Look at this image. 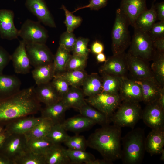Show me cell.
<instances>
[{
	"label": "cell",
	"mask_w": 164,
	"mask_h": 164,
	"mask_svg": "<svg viewBox=\"0 0 164 164\" xmlns=\"http://www.w3.org/2000/svg\"><path fill=\"white\" fill-rule=\"evenodd\" d=\"M40 103L34 87L0 99V126L3 127L16 119L37 113L41 109Z\"/></svg>",
	"instance_id": "1"
},
{
	"label": "cell",
	"mask_w": 164,
	"mask_h": 164,
	"mask_svg": "<svg viewBox=\"0 0 164 164\" xmlns=\"http://www.w3.org/2000/svg\"><path fill=\"white\" fill-rule=\"evenodd\" d=\"M121 128L109 124L96 129L87 140L88 147L97 151L109 164L121 159Z\"/></svg>",
	"instance_id": "2"
},
{
	"label": "cell",
	"mask_w": 164,
	"mask_h": 164,
	"mask_svg": "<svg viewBox=\"0 0 164 164\" xmlns=\"http://www.w3.org/2000/svg\"><path fill=\"white\" fill-rule=\"evenodd\" d=\"M145 131L140 128H133L122 137V148L121 159L124 164H139L145 151Z\"/></svg>",
	"instance_id": "3"
},
{
	"label": "cell",
	"mask_w": 164,
	"mask_h": 164,
	"mask_svg": "<svg viewBox=\"0 0 164 164\" xmlns=\"http://www.w3.org/2000/svg\"><path fill=\"white\" fill-rule=\"evenodd\" d=\"M130 25L127 18L118 9L112 33V50L113 55L122 53L129 46L131 38L128 29Z\"/></svg>",
	"instance_id": "4"
},
{
	"label": "cell",
	"mask_w": 164,
	"mask_h": 164,
	"mask_svg": "<svg viewBox=\"0 0 164 164\" xmlns=\"http://www.w3.org/2000/svg\"><path fill=\"white\" fill-rule=\"evenodd\" d=\"M116 111L110 118L113 124L133 129L142 119V110L139 102L122 101Z\"/></svg>",
	"instance_id": "5"
},
{
	"label": "cell",
	"mask_w": 164,
	"mask_h": 164,
	"mask_svg": "<svg viewBox=\"0 0 164 164\" xmlns=\"http://www.w3.org/2000/svg\"><path fill=\"white\" fill-rule=\"evenodd\" d=\"M153 42L148 32L134 29L128 53L148 61L152 60L155 50Z\"/></svg>",
	"instance_id": "6"
},
{
	"label": "cell",
	"mask_w": 164,
	"mask_h": 164,
	"mask_svg": "<svg viewBox=\"0 0 164 164\" xmlns=\"http://www.w3.org/2000/svg\"><path fill=\"white\" fill-rule=\"evenodd\" d=\"M87 103L110 118L122 101L119 94L101 92L85 99Z\"/></svg>",
	"instance_id": "7"
},
{
	"label": "cell",
	"mask_w": 164,
	"mask_h": 164,
	"mask_svg": "<svg viewBox=\"0 0 164 164\" xmlns=\"http://www.w3.org/2000/svg\"><path fill=\"white\" fill-rule=\"evenodd\" d=\"M19 35L26 44H45L48 38L46 30L38 22L27 19L19 30Z\"/></svg>",
	"instance_id": "8"
},
{
	"label": "cell",
	"mask_w": 164,
	"mask_h": 164,
	"mask_svg": "<svg viewBox=\"0 0 164 164\" xmlns=\"http://www.w3.org/2000/svg\"><path fill=\"white\" fill-rule=\"evenodd\" d=\"M27 142L24 134H10L0 148V153L13 162L16 157L27 149Z\"/></svg>",
	"instance_id": "9"
},
{
	"label": "cell",
	"mask_w": 164,
	"mask_h": 164,
	"mask_svg": "<svg viewBox=\"0 0 164 164\" xmlns=\"http://www.w3.org/2000/svg\"><path fill=\"white\" fill-rule=\"evenodd\" d=\"M26 52L34 68L53 62L54 55L45 44H26Z\"/></svg>",
	"instance_id": "10"
},
{
	"label": "cell",
	"mask_w": 164,
	"mask_h": 164,
	"mask_svg": "<svg viewBox=\"0 0 164 164\" xmlns=\"http://www.w3.org/2000/svg\"><path fill=\"white\" fill-rule=\"evenodd\" d=\"M126 59L128 70L134 78V80L155 79L148 61L128 53L126 54Z\"/></svg>",
	"instance_id": "11"
},
{
	"label": "cell",
	"mask_w": 164,
	"mask_h": 164,
	"mask_svg": "<svg viewBox=\"0 0 164 164\" xmlns=\"http://www.w3.org/2000/svg\"><path fill=\"white\" fill-rule=\"evenodd\" d=\"M152 129L164 128V108L157 101L146 105L142 110V119Z\"/></svg>",
	"instance_id": "12"
},
{
	"label": "cell",
	"mask_w": 164,
	"mask_h": 164,
	"mask_svg": "<svg viewBox=\"0 0 164 164\" xmlns=\"http://www.w3.org/2000/svg\"><path fill=\"white\" fill-rule=\"evenodd\" d=\"M126 56L124 52L108 57L100 68V72L101 74H107L119 77L126 76L128 70Z\"/></svg>",
	"instance_id": "13"
},
{
	"label": "cell",
	"mask_w": 164,
	"mask_h": 164,
	"mask_svg": "<svg viewBox=\"0 0 164 164\" xmlns=\"http://www.w3.org/2000/svg\"><path fill=\"white\" fill-rule=\"evenodd\" d=\"M120 80L119 94L122 101L139 103L142 101L141 86L135 80L123 76L120 77Z\"/></svg>",
	"instance_id": "14"
},
{
	"label": "cell",
	"mask_w": 164,
	"mask_h": 164,
	"mask_svg": "<svg viewBox=\"0 0 164 164\" xmlns=\"http://www.w3.org/2000/svg\"><path fill=\"white\" fill-rule=\"evenodd\" d=\"M11 60L16 73L25 74L30 72L32 65L26 52V44L22 40L19 41L18 46L11 55Z\"/></svg>",
	"instance_id": "15"
},
{
	"label": "cell",
	"mask_w": 164,
	"mask_h": 164,
	"mask_svg": "<svg viewBox=\"0 0 164 164\" xmlns=\"http://www.w3.org/2000/svg\"><path fill=\"white\" fill-rule=\"evenodd\" d=\"M25 5L39 22L50 27H56L54 20L43 0H26Z\"/></svg>",
	"instance_id": "16"
},
{
	"label": "cell",
	"mask_w": 164,
	"mask_h": 164,
	"mask_svg": "<svg viewBox=\"0 0 164 164\" xmlns=\"http://www.w3.org/2000/svg\"><path fill=\"white\" fill-rule=\"evenodd\" d=\"M14 17L12 11L0 9V36L2 38L12 40L19 36V30L14 24Z\"/></svg>",
	"instance_id": "17"
},
{
	"label": "cell",
	"mask_w": 164,
	"mask_h": 164,
	"mask_svg": "<svg viewBox=\"0 0 164 164\" xmlns=\"http://www.w3.org/2000/svg\"><path fill=\"white\" fill-rule=\"evenodd\" d=\"M135 80L141 86L142 101L146 105L157 101L162 91L164 90V87L155 79Z\"/></svg>",
	"instance_id": "18"
},
{
	"label": "cell",
	"mask_w": 164,
	"mask_h": 164,
	"mask_svg": "<svg viewBox=\"0 0 164 164\" xmlns=\"http://www.w3.org/2000/svg\"><path fill=\"white\" fill-rule=\"evenodd\" d=\"M146 0H121L119 8L133 26L138 16L147 9Z\"/></svg>",
	"instance_id": "19"
},
{
	"label": "cell",
	"mask_w": 164,
	"mask_h": 164,
	"mask_svg": "<svg viewBox=\"0 0 164 164\" xmlns=\"http://www.w3.org/2000/svg\"><path fill=\"white\" fill-rule=\"evenodd\" d=\"M42 117L30 116H25L14 120L4 127V129L10 134H25L38 123Z\"/></svg>",
	"instance_id": "20"
},
{
	"label": "cell",
	"mask_w": 164,
	"mask_h": 164,
	"mask_svg": "<svg viewBox=\"0 0 164 164\" xmlns=\"http://www.w3.org/2000/svg\"><path fill=\"white\" fill-rule=\"evenodd\" d=\"M145 151L152 156L160 154L164 150V128L152 129L145 137Z\"/></svg>",
	"instance_id": "21"
},
{
	"label": "cell",
	"mask_w": 164,
	"mask_h": 164,
	"mask_svg": "<svg viewBox=\"0 0 164 164\" xmlns=\"http://www.w3.org/2000/svg\"><path fill=\"white\" fill-rule=\"evenodd\" d=\"M35 91L39 101L46 106L56 103L61 100V97L56 91L51 81L37 85L35 87Z\"/></svg>",
	"instance_id": "22"
},
{
	"label": "cell",
	"mask_w": 164,
	"mask_h": 164,
	"mask_svg": "<svg viewBox=\"0 0 164 164\" xmlns=\"http://www.w3.org/2000/svg\"><path fill=\"white\" fill-rule=\"evenodd\" d=\"M61 124L66 131L76 133L87 130L96 124L81 114L65 120Z\"/></svg>",
	"instance_id": "23"
},
{
	"label": "cell",
	"mask_w": 164,
	"mask_h": 164,
	"mask_svg": "<svg viewBox=\"0 0 164 164\" xmlns=\"http://www.w3.org/2000/svg\"><path fill=\"white\" fill-rule=\"evenodd\" d=\"M20 80L16 76L0 73V99L9 97L19 91Z\"/></svg>",
	"instance_id": "24"
},
{
	"label": "cell",
	"mask_w": 164,
	"mask_h": 164,
	"mask_svg": "<svg viewBox=\"0 0 164 164\" xmlns=\"http://www.w3.org/2000/svg\"><path fill=\"white\" fill-rule=\"evenodd\" d=\"M67 109L61 101L41 108V117L49 119L54 124H61L65 120V113Z\"/></svg>",
	"instance_id": "25"
},
{
	"label": "cell",
	"mask_w": 164,
	"mask_h": 164,
	"mask_svg": "<svg viewBox=\"0 0 164 164\" xmlns=\"http://www.w3.org/2000/svg\"><path fill=\"white\" fill-rule=\"evenodd\" d=\"M84 96L82 90L79 87L70 86L61 101L68 109L72 108L78 110L87 104Z\"/></svg>",
	"instance_id": "26"
},
{
	"label": "cell",
	"mask_w": 164,
	"mask_h": 164,
	"mask_svg": "<svg viewBox=\"0 0 164 164\" xmlns=\"http://www.w3.org/2000/svg\"><path fill=\"white\" fill-rule=\"evenodd\" d=\"M154 1L149 9H147L137 17L133 27L134 29L148 32L157 20Z\"/></svg>",
	"instance_id": "27"
},
{
	"label": "cell",
	"mask_w": 164,
	"mask_h": 164,
	"mask_svg": "<svg viewBox=\"0 0 164 164\" xmlns=\"http://www.w3.org/2000/svg\"><path fill=\"white\" fill-rule=\"evenodd\" d=\"M45 164H70L66 149L61 144H54L44 155Z\"/></svg>",
	"instance_id": "28"
},
{
	"label": "cell",
	"mask_w": 164,
	"mask_h": 164,
	"mask_svg": "<svg viewBox=\"0 0 164 164\" xmlns=\"http://www.w3.org/2000/svg\"><path fill=\"white\" fill-rule=\"evenodd\" d=\"M32 74L37 85L50 82L55 75L53 62L34 68Z\"/></svg>",
	"instance_id": "29"
},
{
	"label": "cell",
	"mask_w": 164,
	"mask_h": 164,
	"mask_svg": "<svg viewBox=\"0 0 164 164\" xmlns=\"http://www.w3.org/2000/svg\"><path fill=\"white\" fill-rule=\"evenodd\" d=\"M80 114L101 126L109 125L110 118L87 103L78 110Z\"/></svg>",
	"instance_id": "30"
},
{
	"label": "cell",
	"mask_w": 164,
	"mask_h": 164,
	"mask_svg": "<svg viewBox=\"0 0 164 164\" xmlns=\"http://www.w3.org/2000/svg\"><path fill=\"white\" fill-rule=\"evenodd\" d=\"M82 90L85 96H92L102 91V80L97 73L88 75L82 85Z\"/></svg>",
	"instance_id": "31"
},
{
	"label": "cell",
	"mask_w": 164,
	"mask_h": 164,
	"mask_svg": "<svg viewBox=\"0 0 164 164\" xmlns=\"http://www.w3.org/2000/svg\"><path fill=\"white\" fill-rule=\"evenodd\" d=\"M54 125L49 119L42 117L38 123L24 134L27 140L46 137Z\"/></svg>",
	"instance_id": "32"
},
{
	"label": "cell",
	"mask_w": 164,
	"mask_h": 164,
	"mask_svg": "<svg viewBox=\"0 0 164 164\" xmlns=\"http://www.w3.org/2000/svg\"><path fill=\"white\" fill-rule=\"evenodd\" d=\"M70 52L62 46L59 45L53 57V64L54 76L65 71L67 62L71 55Z\"/></svg>",
	"instance_id": "33"
},
{
	"label": "cell",
	"mask_w": 164,
	"mask_h": 164,
	"mask_svg": "<svg viewBox=\"0 0 164 164\" xmlns=\"http://www.w3.org/2000/svg\"><path fill=\"white\" fill-rule=\"evenodd\" d=\"M151 67L156 80L162 87L164 85V53L155 50Z\"/></svg>",
	"instance_id": "34"
},
{
	"label": "cell",
	"mask_w": 164,
	"mask_h": 164,
	"mask_svg": "<svg viewBox=\"0 0 164 164\" xmlns=\"http://www.w3.org/2000/svg\"><path fill=\"white\" fill-rule=\"evenodd\" d=\"M53 145L46 136L27 140V148L32 152L39 155H44Z\"/></svg>",
	"instance_id": "35"
},
{
	"label": "cell",
	"mask_w": 164,
	"mask_h": 164,
	"mask_svg": "<svg viewBox=\"0 0 164 164\" xmlns=\"http://www.w3.org/2000/svg\"><path fill=\"white\" fill-rule=\"evenodd\" d=\"M102 91L112 94H119L120 77L107 74H102Z\"/></svg>",
	"instance_id": "36"
},
{
	"label": "cell",
	"mask_w": 164,
	"mask_h": 164,
	"mask_svg": "<svg viewBox=\"0 0 164 164\" xmlns=\"http://www.w3.org/2000/svg\"><path fill=\"white\" fill-rule=\"evenodd\" d=\"M13 164H45L44 155L35 153L27 149L13 161Z\"/></svg>",
	"instance_id": "37"
},
{
	"label": "cell",
	"mask_w": 164,
	"mask_h": 164,
	"mask_svg": "<svg viewBox=\"0 0 164 164\" xmlns=\"http://www.w3.org/2000/svg\"><path fill=\"white\" fill-rule=\"evenodd\" d=\"M57 75L65 79L70 86L79 87L82 86L88 74L84 70L66 71Z\"/></svg>",
	"instance_id": "38"
},
{
	"label": "cell",
	"mask_w": 164,
	"mask_h": 164,
	"mask_svg": "<svg viewBox=\"0 0 164 164\" xmlns=\"http://www.w3.org/2000/svg\"><path fill=\"white\" fill-rule=\"evenodd\" d=\"M66 152L70 159V164H87L96 159L94 155L86 151L67 149Z\"/></svg>",
	"instance_id": "39"
},
{
	"label": "cell",
	"mask_w": 164,
	"mask_h": 164,
	"mask_svg": "<svg viewBox=\"0 0 164 164\" xmlns=\"http://www.w3.org/2000/svg\"><path fill=\"white\" fill-rule=\"evenodd\" d=\"M69 135L61 124L54 125L46 137L54 144L64 143Z\"/></svg>",
	"instance_id": "40"
},
{
	"label": "cell",
	"mask_w": 164,
	"mask_h": 164,
	"mask_svg": "<svg viewBox=\"0 0 164 164\" xmlns=\"http://www.w3.org/2000/svg\"><path fill=\"white\" fill-rule=\"evenodd\" d=\"M63 143L68 149L72 150L86 151L88 147L87 140L82 135H76L74 136H69Z\"/></svg>",
	"instance_id": "41"
},
{
	"label": "cell",
	"mask_w": 164,
	"mask_h": 164,
	"mask_svg": "<svg viewBox=\"0 0 164 164\" xmlns=\"http://www.w3.org/2000/svg\"><path fill=\"white\" fill-rule=\"evenodd\" d=\"M61 8L65 12V19L64 23L67 27V31L73 32L75 29L80 25L82 19L80 16L74 15L73 13L67 9L63 5H62Z\"/></svg>",
	"instance_id": "42"
},
{
	"label": "cell",
	"mask_w": 164,
	"mask_h": 164,
	"mask_svg": "<svg viewBox=\"0 0 164 164\" xmlns=\"http://www.w3.org/2000/svg\"><path fill=\"white\" fill-rule=\"evenodd\" d=\"M87 58L73 54L71 55L67 62L66 70H84L86 67Z\"/></svg>",
	"instance_id": "43"
},
{
	"label": "cell",
	"mask_w": 164,
	"mask_h": 164,
	"mask_svg": "<svg viewBox=\"0 0 164 164\" xmlns=\"http://www.w3.org/2000/svg\"><path fill=\"white\" fill-rule=\"evenodd\" d=\"M89 39L79 37L77 40L72 51L73 54L88 57L89 50L88 48Z\"/></svg>",
	"instance_id": "44"
},
{
	"label": "cell",
	"mask_w": 164,
	"mask_h": 164,
	"mask_svg": "<svg viewBox=\"0 0 164 164\" xmlns=\"http://www.w3.org/2000/svg\"><path fill=\"white\" fill-rule=\"evenodd\" d=\"M51 83L61 98L67 92L70 87L67 80L59 75L54 76Z\"/></svg>",
	"instance_id": "45"
},
{
	"label": "cell",
	"mask_w": 164,
	"mask_h": 164,
	"mask_svg": "<svg viewBox=\"0 0 164 164\" xmlns=\"http://www.w3.org/2000/svg\"><path fill=\"white\" fill-rule=\"evenodd\" d=\"M77 39L73 32L66 31L62 34L60 38L59 45L62 46L70 52H72Z\"/></svg>",
	"instance_id": "46"
},
{
	"label": "cell",
	"mask_w": 164,
	"mask_h": 164,
	"mask_svg": "<svg viewBox=\"0 0 164 164\" xmlns=\"http://www.w3.org/2000/svg\"><path fill=\"white\" fill-rule=\"evenodd\" d=\"M148 33L153 40L157 38L164 37V21L155 23Z\"/></svg>",
	"instance_id": "47"
},
{
	"label": "cell",
	"mask_w": 164,
	"mask_h": 164,
	"mask_svg": "<svg viewBox=\"0 0 164 164\" xmlns=\"http://www.w3.org/2000/svg\"><path fill=\"white\" fill-rule=\"evenodd\" d=\"M108 0H91L87 5L77 8L73 12L74 13L81 9L89 8L91 10H98L107 5Z\"/></svg>",
	"instance_id": "48"
},
{
	"label": "cell",
	"mask_w": 164,
	"mask_h": 164,
	"mask_svg": "<svg viewBox=\"0 0 164 164\" xmlns=\"http://www.w3.org/2000/svg\"><path fill=\"white\" fill-rule=\"evenodd\" d=\"M11 60V55L3 47L0 46V73Z\"/></svg>",
	"instance_id": "49"
},
{
	"label": "cell",
	"mask_w": 164,
	"mask_h": 164,
	"mask_svg": "<svg viewBox=\"0 0 164 164\" xmlns=\"http://www.w3.org/2000/svg\"><path fill=\"white\" fill-rule=\"evenodd\" d=\"M154 5L157 19L164 21V2L156 3Z\"/></svg>",
	"instance_id": "50"
},
{
	"label": "cell",
	"mask_w": 164,
	"mask_h": 164,
	"mask_svg": "<svg viewBox=\"0 0 164 164\" xmlns=\"http://www.w3.org/2000/svg\"><path fill=\"white\" fill-rule=\"evenodd\" d=\"M104 49L103 44L99 41L96 40L92 44L91 46V50L93 53L97 55L103 53Z\"/></svg>",
	"instance_id": "51"
},
{
	"label": "cell",
	"mask_w": 164,
	"mask_h": 164,
	"mask_svg": "<svg viewBox=\"0 0 164 164\" xmlns=\"http://www.w3.org/2000/svg\"><path fill=\"white\" fill-rule=\"evenodd\" d=\"M153 45L156 50L164 53V37L155 39L153 40Z\"/></svg>",
	"instance_id": "52"
},
{
	"label": "cell",
	"mask_w": 164,
	"mask_h": 164,
	"mask_svg": "<svg viewBox=\"0 0 164 164\" xmlns=\"http://www.w3.org/2000/svg\"><path fill=\"white\" fill-rule=\"evenodd\" d=\"M10 135L5 129L0 133V148Z\"/></svg>",
	"instance_id": "53"
},
{
	"label": "cell",
	"mask_w": 164,
	"mask_h": 164,
	"mask_svg": "<svg viewBox=\"0 0 164 164\" xmlns=\"http://www.w3.org/2000/svg\"><path fill=\"white\" fill-rule=\"evenodd\" d=\"M0 164H13L12 162L4 154L0 153Z\"/></svg>",
	"instance_id": "54"
},
{
	"label": "cell",
	"mask_w": 164,
	"mask_h": 164,
	"mask_svg": "<svg viewBox=\"0 0 164 164\" xmlns=\"http://www.w3.org/2000/svg\"><path fill=\"white\" fill-rule=\"evenodd\" d=\"M87 164H109V163L104 159H96L88 162Z\"/></svg>",
	"instance_id": "55"
},
{
	"label": "cell",
	"mask_w": 164,
	"mask_h": 164,
	"mask_svg": "<svg viewBox=\"0 0 164 164\" xmlns=\"http://www.w3.org/2000/svg\"><path fill=\"white\" fill-rule=\"evenodd\" d=\"M96 58L97 61L99 63L105 62L106 60L105 55L103 53L97 54Z\"/></svg>",
	"instance_id": "56"
},
{
	"label": "cell",
	"mask_w": 164,
	"mask_h": 164,
	"mask_svg": "<svg viewBox=\"0 0 164 164\" xmlns=\"http://www.w3.org/2000/svg\"><path fill=\"white\" fill-rule=\"evenodd\" d=\"M157 101L159 104L164 108V90L162 91Z\"/></svg>",
	"instance_id": "57"
},
{
	"label": "cell",
	"mask_w": 164,
	"mask_h": 164,
	"mask_svg": "<svg viewBox=\"0 0 164 164\" xmlns=\"http://www.w3.org/2000/svg\"><path fill=\"white\" fill-rule=\"evenodd\" d=\"M161 155L160 158V159L161 160L164 161V149L162 151L161 153Z\"/></svg>",
	"instance_id": "58"
},
{
	"label": "cell",
	"mask_w": 164,
	"mask_h": 164,
	"mask_svg": "<svg viewBox=\"0 0 164 164\" xmlns=\"http://www.w3.org/2000/svg\"><path fill=\"white\" fill-rule=\"evenodd\" d=\"M4 130V128L0 126V133L3 132Z\"/></svg>",
	"instance_id": "59"
}]
</instances>
